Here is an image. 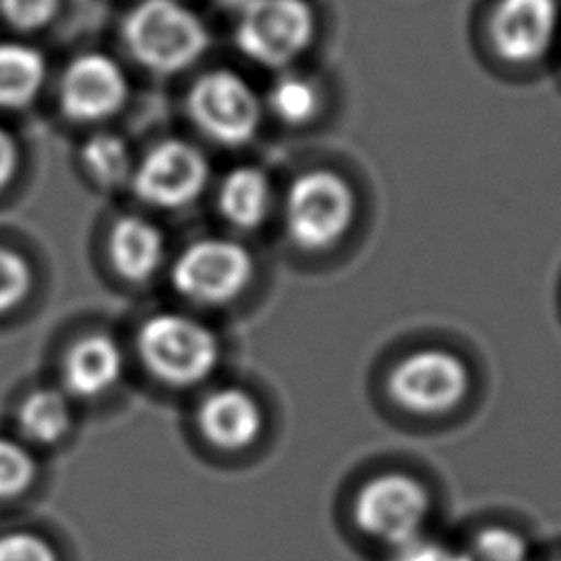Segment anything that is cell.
Returning <instances> with one entry per match:
<instances>
[{"mask_svg": "<svg viewBox=\"0 0 561 561\" xmlns=\"http://www.w3.org/2000/svg\"><path fill=\"white\" fill-rule=\"evenodd\" d=\"M206 180L204 153L184 140L156 145L131 173L136 195L156 208L188 206L204 191Z\"/></svg>", "mask_w": 561, "mask_h": 561, "instance_id": "9", "label": "cell"}, {"mask_svg": "<svg viewBox=\"0 0 561 561\" xmlns=\"http://www.w3.org/2000/svg\"><path fill=\"white\" fill-rule=\"evenodd\" d=\"M188 114L210 140L239 147L254 138L261 123V101L252 85L230 70L202 75L186 99Z\"/></svg>", "mask_w": 561, "mask_h": 561, "instance_id": "6", "label": "cell"}, {"mask_svg": "<svg viewBox=\"0 0 561 561\" xmlns=\"http://www.w3.org/2000/svg\"><path fill=\"white\" fill-rule=\"evenodd\" d=\"M313 11L305 0H248L239 9L237 46L267 68L291 64L311 42Z\"/></svg>", "mask_w": 561, "mask_h": 561, "instance_id": "4", "label": "cell"}, {"mask_svg": "<svg viewBox=\"0 0 561 561\" xmlns=\"http://www.w3.org/2000/svg\"><path fill=\"white\" fill-rule=\"evenodd\" d=\"M72 425L70 394L57 388L33 390L18 408V432L24 443L55 445Z\"/></svg>", "mask_w": 561, "mask_h": 561, "instance_id": "17", "label": "cell"}, {"mask_svg": "<svg viewBox=\"0 0 561 561\" xmlns=\"http://www.w3.org/2000/svg\"><path fill=\"white\" fill-rule=\"evenodd\" d=\"M31 267L26 259L11 250L0 245V316L15 309L31 291Z\"/></svg>", "mask_w": 561, "mask_h": 561, "instance_id": "22", "label": "cell"}, {"mask_svg": "<svg viewBox=\"0 0 561 561\" xmlns=\"http://www.w3.org/2000/svg\"><path fill=\"white\" fill-rule=\"evenodd\" d=\"M202 434L217 447H248L263 427L259 403L241 388H219L204 397L197 410Z\"/></svg>", "mask_w": 561, "mask_h": 561, "instance_id": "13", "label": "cell"}, {"mask_svg": "<svg viewBox=\"0 0 561 561\" xmlns=\"http://www.w3.org/2000/svg\"><path fill=\"white\" fill-rule=\"evenodd\" d=\"M0 561H57V552L39 535L18 530L0 537Z\"/></svg>", "mask_w": 561, "mask_h": 561, "instance_id": "24", "label": "cell"}, {"mask_svg": "<svg viewBox=\"0 0 561 561\" xmlns=\"http://www.w3.org/2000/svg\"><path fill=\"white\" fill-rule=\"evenodd\" d=\"M559 18V0H495L486 22L489 42L506 64H535L550 50Z\"/></svg>", "mask_w": 561, "mask_h": 561, "instance_id": "10", "label": "cell"}, {"mask_svg": "<svg viewBox=\"0 0 561 561\" xmlns=\"http://www.w3.org/2000/svg\"><path fill=\"white\" fill-rule=\"evenodd\" d=\"M61 373L70 397L94 399L118 386L125 375V355L110 335L94 333L68 348Z\"/></svg>", "mask_w": 561, "mask_h": 561, "instance_id": "12", "label": "cell"}, {"mask_svg": "<svg viewBox=\"0 0 561 561\" xmlns=\"http://www.w3.org/2000/svg\"><path fill=\"white\" fill-rule=\"evenodd\" d=\"M528 552L526 539L504 526L482 530L467 550L469 561H528Z\"/></svg>", "mask_w": 561, "mask_h": 561, "instance_id": "21", "label": "cell"}, {"mask_svg": "<svg viewBox=\"0 0 561 561\" xmlns=\"http://www.w3.org/2000/svg\"><path fill=\"white\" fill-rule=\"evenodd\" d=\"M46 79L42 53L24 42H0V107L22 110L35 101Z\"/></svg>", "mask_w": 561, "mask_h": 561, "instance_id": "16", "label": "cell"}, {"mask_svg": "<svg viewBox=\"0 0 561 561\" xmlns=\"http://www.w3.org/2000/svg\"><path fill=\"white\" fill-rule=\"evenodd\" d=\"M37 462L31 449L15 438L0 436V500L22 495L35 480Z\"/></svg>", "mask_w": 561, "mask_h": 561, "instance_id": "20", "label": "cell"}, {"mask_svg": "<svg viewBox=\"0 0 561 561\" xmlns=\"http://www.w3.org/2000/svg\"><path fill=\"white\" fill-rule=\"evenodd\" d=\"M138 353L145 366L171 386H195L219 364V340L199 320L184 313H156L138 331Z\"/></svg>", "mask_w": 561, "mask_h": 561, "instance_id": "2", "label": "cell"}, {"mask_svg": "<svg viewBox=\"0 0 561 561\" xmlns=\"http://www.w3.org/2000/svg\"><path fill=\"white\" fill-rule=\"evenodd\" d=\"M123 37L131 57L158 75L186 70L208 46L202 20L178 0L136 4L123 24Z\"/></svg>", "mask_w": 561, "mask_h": 561, "instance_id": "1", "label": "cell"}, {"mask_svg": "<svg viewBox=\"0 0 561 561\" xmlns=\"http://www.w3.org/2000/svg\"><path fill=\"white\" fill-rule=\"evenodd\" d=\"M219 210L234 228H259L272 206V186L267 175L256 167L232 169L219 188Z\"/></svg>", "mask_w": 561, "mask_h": 561, "instance_id": "15", "label": "cell"}, {"mask_svg": "<svg viewBox=\"0 0 561 561\" xmlns=\"http://www.w3.org/2000/svg\"><path fill=\"white\" fill-rule=\"evenodd\" d=\"M390 561H469L467 550H458L449 543L416 537L399 548H394V554Z\"/></svg>", "mask_w": 561, "mask_h": 561, "instance_id": "25", "label": "cell"}, {"mask_svg": "<svg viewBox=\"0 0 561 561\" xmlns=\"http://www.w3.org/2000/svg\"><path fill=\"white\" fill-rule=\"evenodd\" d=\"M129 92L123 68L103 53H85L75 57L59 88L61 110L79 123H94L121 110Z\"/></svg>", "mask_w": 561, "mask_h": 561, "instance_id": "11", "label": "cell"}, {"mask_svg": "<svg viewBox=\"0 0 561 561\" xmlns=\"http://www.w3.org/2000/svg\"><path fill=\"white\" fill-rule=\"evenodd\" d=\"M215 2H217V4H224V7H239V9H241L248 0H215Z\"/></svg>", "mask_w": 561, "mask_h": 561, "instance_id": "27", "label": "cell"}, {"mask_svg": "<svg viewBox=\"0 0 561 561\" xmlns=\"http://www.w3.org/2000/svg\"><path fill=\"white\" fill-rule=\"evenodd\" d=\"M83 162L94 175V180H99L105 186H116L134 173L129 147L121 136L110 131L94 134L85 142Z\"/></svg>", "mask_w": 561, "mask_h": 561, "instance_id": "19", "label": "cell"}, {"mask_svg": "<svg viewBox=\"0 0 561 561\" xmlns=\"http://www.w3.org/2000/svg\"><path fill=\"white\" fill-rule=\"evenodd\" d=\"M59 11V0H0V13L18 31H37Z\"/></svg>", "mask_w": 561, "mask_h": 561, "instance_id": "23", "label": "cell"}, {"mask_svg": "<svg viewBox=\"0 0 561 561\" xmlns=\"http://www.w3.org/2000/svg\"><path fill=\"white\" fill-rule=\"evenodd\" d=\"M254 263L245 245L208 237L180 252L171 267L175 291L195 305H226L250 283Z\"/></svg>", "mask_w": 561, "mask_h": 561, "instance_id": "5", "label": "cell"}, {"mask_svg": "<svg viewBox=\"0 0 561 561\" xmlns=\"http://www.w3.org/2000/svg\"><path fill=\"white\" fill-rule=\"evenodd\" d=\"M355 217V195L344 178L331 171L298 175L285 197V228L302 250H327L337 243Z\"/></svg>", "mask_w": 561, "mask_h": 561, "instance_id": "3", "label": "cell"}, {"mask_svg": "<svg viewBox=\"0 0 561 561\" xmlns=\"http://www.w3.org/2000/svg\"><path fill=\"white\" fill-rule=\"evenodd\" d=\"M110 254L121 276L136 283L147 280L164 263V234L145 217H121L110 234Z\"/></svg>", "mask_w": 561, "mask_h": 561, "instance_id": "14", "label": "cell"}, {"mask_svg": "<svg viewBox=\"0 0 561 561\" xmlns=\"http://www.w3.org/2000/svg\"><path fill=\"white\" fill-rule=\"evenodd\" d=\"M390 392L399 405L419 414H438L458 405L469 390V368L443 348H425L403 357L390 375Z\"/></svg>", "mask_w": 561, "mask_h": 561, "instance_id": "8", "label": "cell"}, {"mask_svg": "<svg viewBox=\"0 0 561 561\" xmlns=\"http://www.w3.org/2000/svg\"><path fill=\"white\" fill-rule=\"evenodd\" d=\"M267 103L283 123L302 125L316 116L320 107V92L309 77L283 72L270 85Z\"/></svg>", "mask_w": 561, "mask_h": 561, "instance_id": "18", "label": "cell"}, {"mask_svg": "<svg viewBox=\"0 0 561 561\" xmlns=\"http://www.w3.org/2000/svg\"><path fill=\"white\" fill-rule=\"evenodd\" d=\"M430 495L421 482L403 473H386L366 482L355 500L362 530L392 548L423 535Z\"/></svg>", "mask_w": 561, "mask_h": 561, "instance_id": "7", "label": "cell"}, {"mask_svg": "<svg viewBox=\"0 0 561 561\" xmlns=\"http://www.w3.org/2000/svg\"><path fill=\"white\" fill-rule=\"evenodd\" d=\"M20 164V149L13 134L0 125V191L11 182Z\"/></svg>", "mask_w": 561, "mask_h": 561, "instance_id": "26", "label": "cell"}]
</instances>
